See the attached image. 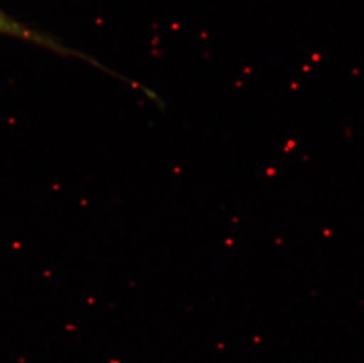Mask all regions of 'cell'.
Returning <instances> with one entry per match:
<instances>
[{
    "label": "cell",
    "instance_id": "cell-1",
    "mask_svg": "<svg viewBox=\"0 0 364 363\" xmlns=\"http://www.w3.org/2000/svg\"><path fill=\"white\" fill-rule=\"evenodd\" d=\"M0 35L19 38L21 41L39 45V46L48 48L50 51L55 52L59 55H76V52L73 51L71 48H66L65 45L62 44L55 38L48 33H43L36 28H30L26 24H23L1 9H0Z\"/></svg>",
    "mask_w": 364,
    "mask_h": 363
}]
</instances>
